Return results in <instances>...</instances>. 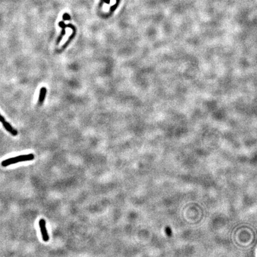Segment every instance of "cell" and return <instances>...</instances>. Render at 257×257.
I'll return each mask as SVG.
<instances>
[{
	"mask_svg": "<svg viewBox=\"0 0 257 257\" xmlns=\"http://www.w3.org/2000/svg\"><path fill=\"white\" fill-rule=\"evenodd\" d=\"M46 93H47V89L44 87L40 89V93H39V104L41 105L45 100V95H46Z\"/></svg>",
	"mask_w": 257,
	"mask_h": 257,
	"instance_id": "cell-6",
	"label": "cell"
},
{
	"mask_svg": "<svg viewBox=\"0 0 257 257\" xmlns=\"http://www.w3.org/2000/svg\"><path fill=\"white\" fill-rule=\"evenodd\" d=\"M59 26L60 27V28L62 29V31H61V32L60 35L59 36V37L58 39H57V44H59L60 43V42L61 40L63 37L64 35L65 34V28H66V27H65V24L64 22H63V21L60 22L59 23Z\"/></svg>",
	"mask_w": 257,
	"mask_h": 257,
	"instance_id": "cell-5",
	"label": "cell"
},
{
	"mask_svg": "<svg viewBox=\"0 0 257 257\" xmlns=\"http://www.w3.org/2000/svg\"><path fill=\"white\" fill-rule=\"evenodd\" d=\"M118 0H117V3H116V4L115 5V6H114L113 7H112L111 8V11H113V10H114L116 8V7H117V4H118Z\"/></svg>",
	"mask_w": 257,
	"mask_h": 257,
	"instance_id": "cell-8",
	"label": "cell"
},
{
	"mask_svg": "<svg viewBox=\"0 0 257 257\" xmlns=\"http://www.w3.org/2000/svg\"><path fill=\"white\" fill-rule=\"evenodd\" d=\"M39 225L40 229V232H41L42 237L44 242H48L49 240V235L46 228V222L45 220L43 219H40L39 221Z\"/></svg>",
	"mask_w": 257,
	"mask_h": 257,
	"instance_id": "cell-2",
	"label": "cell"
},
{
	"mask_svg": "<svg viewBox=\"0 0 257 257\" xmlns=\"http://www.w3.org/2000/svg\"><path fill=\"white\" fill-rule=\"evenodd\" d=\"M0 121L3 123V125L5 128V129L7 132H8L11 135H13V136H16V135H17L18 132L13 128L10 123L7 122L5 118L1 114H0Z\"/></svg>",
	"mask_w": 257,
	"mask_h": 257,
	"instance_id": "cell-3",
	"label": "cell"
},
{
	"mask_svg": "<svg viewBox=\"0 0 257 257\" xmlns=\"http://www.w3.org/2000/svg\"><path fill=\"white\" fill-rule=\"evenodd\" d=\"M35 155L33 154H29L26 155H22L15 157H12L7 159L3 160L1 162V166L3 167H7L10 165L16 164L20 162H24L28 161H32L34 159Z\"/></svg>",
	"mask_w": 257,
	"mask_h": 257,
	"instance_id": "cell-1",
	"label": "cell"
},
{
	"mask_svg": "<svg viewBox=\"0 0 257 257\" xmlns=\"http://www.w3.org/2000/svg\"><path fill=\"white\" fill-rule=\"evenodd\" d=\"M64 20H70L71 19L70 16L68 14V13H64L63 16Z\"/></svg>",
	"mask_w": 257,
	"mask_h": 257,
	"instance_id": "cell-7",
	"label": "cell"
},
{
	"mask_svg": "<svg viewBox=\"0 0 257 257\" xmlns=\"http://www.w3.org/2000/svg\"><path fill=\"white\" fill-rule=\"evenodd\" d=\"M65 27H66V28H70L72 29V31H73V33H72V35L70 36L69 40H67V41L65 42V44L63 45V48H64L66 46L68 45L69 43V42L71 41V40L73 39L74 36H75V35H76V28H75V27L73 24H70V23L69 24H65Z\"/></svg>",
	"mask_w": 257,
	"mask_h": 257,
	"instance_id": "cell-4",
	"label": "cell"
}]
</instances>
